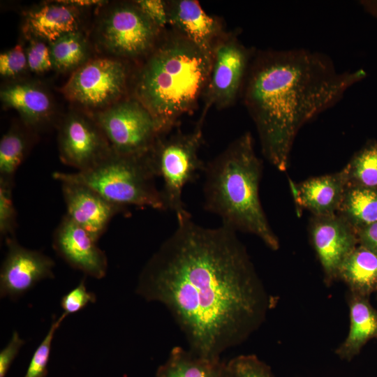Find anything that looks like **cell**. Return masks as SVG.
<instances>
[{
  "label": "cell",
  "mask_w": 377,
  "mask_h": 377,
  "mask_svg": "<svg viewBox=\"0 0 377 377\" xmlns=\"http://www.w3.org/2000/svg\"><path fill=\"white\" fill-rule=\"evenodd\" d=\"M54 179L83 184L114 204L166 210L156 177L145 156L113 153L94 168L83 172H56Z\"/></svg>",
  "instance_id": "cell-5"
},
{
  "label": "cell",
  "mask_w": 377,
  "mask_h": 377,
  "mask_svg": "<svg viewBox=\"0 0 377 377\" xmlns=\"http://www.w3.org/2000/svg\"><path fill=\"white\" fill-rule=\"evenodd\" d=\"M227 377H274L267 364L253 355H242L226 362Z\"/></svg>",
  "instance_id": "cell-29"
},
{
  "label": "cell",
  "mask_w": 377,
  "mask_h": 377,
  "mask_svg": "<svg viewBox=\"0 0 377 377\" xmlns=\"http://www.w3.org/2000/svg\"><path fill=\"white\" fill-rule=\"evenodd\" d=\"M156 377H227L226 362L198 355L189 349L174 347L160 365Z\"/></svg>",
  "instance_id": "cell-22"
},
{
  "label": "cell",
  "mask_w": 377,
  "mask_h": 377,
  "mask_svg": "<svg viewBox=\"0 0 377 377\" xmlns=\"http://www.w3.org/2000/svg\"><path fill=\"white\" fill-rule=\"evenodd\" d=\"M91 114L119 154L145 156L163 135L148 110L131 96Z\"/></svg>",
  "instance_id": "cell-9"
},
{
  "label": "cell",
  "mask_w": 377,
  "mask_h": 377,
  "mask_svg": "<svg viewBox=\"0 0 377 377\" xmlns=\"http://www.w3.org/2000/svg\"><path fill=\"white\" fill-rule=\"evenodd\" d=\"M204 121L200 119L189 133L177 131L160 136L147 154L156 176L163 179L161 191L165 209L173 212L177 217L189 213L183 202V189L205 168L198 155L203 142Z\"/></svg>",
  "instance_id": "cell-6"
},
{
  "label": "cell",
  "mask_w": 377,
  "mask_h": 377,
  "mask_svg": "<svg viewBox=\"0 0 377 377\" xmlns=\"http://www.w3.org/2000/svg\"><path fill=\"white\" fill-rule=\"evenodd\" d=\"M367 76L362 68L340 72L328 56L306 49L256 53L242 91L265 157L285 171L301 128Z\"/></svg>",
  "instance_id": "cell-2"
},
{
  "label": "cell",
  "mask_w": 377,
  "mask_h": 377,
  "mask_svg": "<svg viewBox=\"0 0 377 377\" xmlns=\"http://www.w3.org/2000/svg\"><path fill=\"white\" fill-rule=\"evenodd\" d=\"M25 343L17 331H14L8 344L0 352V377H6L13 362Z\"/></svg>",
  "instance_id": "cell-34"
},
{
  "label": "cell",
  "mask_w": 377,
  "mask_h": 377,
  "mask_svg": "<svg viewBox=\"0 0 377 377\" xmlns=\"http://www.w3.org/2000/svg\"><path fill=\"white\" fill-rule=\"evenodd\" d=\"M143 267L137 293L162 304L188 349L219 360L261 323L268 300L236 231L203 227L188 213Z\"/></svg>",
  "instance_id": "cell-1"
},
{
  "label": "cell",
  "mask_w": 377,
  "mask_h": 377,
  "mask_svg": "<svg viewBox=\"0 0 377 377\" xmlns=\"http://www.w3.org/2000/svg\"><path fill=\"white\" fill-rule=\"evenodd\" d=\"M360 4L367 13L377 18V0H362Z\"/></svg>",
  "instance_id": "cell-37"
},
{
  "label": "cell",
  "mask_w": 377,
  "mask_h": 377,
  "mask_svg": "<svg viewBox=\"0 0 377 377\" xmlns=\"http://www.w3.org/2000/svg\"><path fill=\"white\" fill-rule=\"evenodd\" d=\"M131 76L126 60L91 59L72 73L61 92L69 101L93 113L128 96Z\"/></svg>",
  "instance_id": "cell-8"
},
{
  "label": "cell",
  "mask_w": 377,
  "mask_h": 377,
  "mask_svg": "<svg viewBox=\"0 0 377 377\" xmlns=\"http://www.w3.org/2000/svg\"><path fill=\"white\" fill-rule=\"evenodd\" d=\"M58 148L62 163L77 172L94 168L113 153L101 127L84 110H71L61 120Z\"/></svg>",
  "instance_id": "cell-11"
},
{
  "label": "cell",
  "mask_w": 377,
  "mask_h": 377,
  "mask_svg": "<svg viewBox=\"0 0 377 377\" xmlns=\"http://www.w3.org/2000/svg\"><path fill=\"white\" fill-rule=\"evenodd\" d=\"M30 138L25 131L12 126L0 141V178L13 179L30 148Z\"/></svg>",
  "instance_id": "cell-26"
},
{
  "label": "cell",
  "mask_w": 377,
  "mask_h": 377,
  "mask_svg": "<svg viewBox=\"0 0 377 377\" xmlns=\"http://www.w3.org/2000/svg\"><path fill=\"white\" fill-rule=\"evenodd\" d=\"M341 171L347 186L377 189V140L367 142Z\"/></svg>",
  "instance_id": "cell-25"
},
{
  "label": "cell",
  "mask_w": 377,
  "mask_h": 377,
  "mask_svg": "<svg viewBox=\"0 0 377 377\" xmlns=\"http://www.w3.org/2000/svg\"><path fill=\"white\" fill-rule=\"evenodd\" d=\"M167 1L168 25L202 50L212 54L226 33L221 20L207 13L195 0Z\"/></svg>",
  "instance_id": "cell-16"
},
{
  "label": "cell",
  "mask_w": 377,
  "mask_h": 377,
  "mask_svg": "<svg viewBox=\"0 0 377 377\" xmlns=\"http://www.w3.org/2000/svg\"><path fill=\"white\" fill-rule=\"evenodd\" d=\"M210 54L173 30L163 32L131 76V96L154 117L162 135L203 98L212 66Z\"/></svg>",
  "instance_id": "cell-3"
},
{
  "label": "cell",
  "mask_w": 377,
  "mask_h": 377,
  "mask_svg": "<svg viewBox=\"0 0 377 377\" xmlns=\"http://www.w3.org/2000/svg\"><path fill=\"white\" fill-rule=\"evenodd\" d=\"M164 30L156 26L134 1L105 9L97 20L95 44L99 50L123 60L146 57Z\"/></svg>",
  "instance_id": "cell-7"
},
{
  "label": "cell",
  "mask_w": 377,
  "mask_h": 377,
  "mask_svg": "<svg viewBox=\"0 0 377 377\" xmlns=\"http://www.w3.org/2000/svg\"><path fill=\"white\" fill-rule=\"evenodd\" d=\"M80 8L63 1L42 3L25 14L22 31L25 37L51 43L62 36L80 31Z\"/></svg>",
  "instance_id": "cell-18"
},
{
  "label": "cell",
  "mask_w": 377,
  "mask_h": 377,
  "mask_svg": "<svg viewBox=\"0 0 377 377\" xmlns=\"http://www.w3.org/2000/svg\"><path fill=\"white\" fill-rule=\"evenodd\" d=\"M7 253L0 270V296L16 300L39 281L53 279L54 261L39 251L22 246L15 237L6 239Z\"/></svg>",
  "instance_id": "cell-12"
},
{
  "label": "cell",
  "mask_w": 377,
  "mask_h": 377,
  "mask_svg": "<svg viewBox=\"0 0 377 377\" xmlns=\"http://www.w3.org/2000/svg\"><path fill=\"white\" fill-rule=\"evenodd\" d=\"M49 46L53 68L60 73L73 72L91 59L89 42L81 30L66 34Z\"/></svg>",
  "instance_id": "cell-24"
},
{
  "label": "cell",
  "mask_w": 377,
  "mask_h": 377,
  "mask_svg": "<svg viewBox=\"0 0 377 377\" xmlns=\"http://www.w3.org/2000/svg\"><path fill=\"white\" fill-rule=\"evenodd\" d=\"M309 230L325 283L330 286L337 279L343 261L359 244L356 230L337 214L312 216Z\"/></svg>",
  "instance_id": "cell-13"
},
{
  "label": "cell",
  "mask_w": 377,
  "mask_h": 377,
  "mask_svg": "<svg viewBox=\"0 0 377 377\" xmlns=\"http://www.w3.org/2000/svg\"><path fill=\"white\" fill-rule=\"evenodd\" d=\"M358 244L377 253V221L356 230Z\"/></svg>",
  "instance_id": "cell-35"
},
{
  "label": "cell",
  "mask_w": 377,
  "mask_h": 377,
  "mask_svg": "<svg viewBox=\"0 0 377 377\" xmlns=\"http://www.w3.org/2000/svg\"><path fill=\"white\" fill-rule=\"evenodd\" d=\"M357 230L377 221V189L346 187L337 213Z\"/></svg>",
  "instance_id": "cell-23"
},
{
  "label": "cell",
  "mask_w": 377,
  "mask_h": 377,
  "mask_svg": "<svg viewBox=\"0 0 377 377\" xmlns=\"http://www.w3.org/2000/svg\"><path fill=\"white\" fill-rule=\"evenodd\" d=\"M26 48L28 68L32 73L42 74L53 68L49 44L38 38H29Z\"/></svg>",
  "instance_id": "cell-30"
},
{
  "label": "cell",
  "mask_w": 377,
  "mask_h": 377,
  "mask_svg": "<svg viewBox=\"0 0 377 377\" xmlns=\"http://www.w3.org/2000/svg\"><path fill=\"white\" fill-rule=\"evenodd\" d=\"M134 2L156 26L165 29L168 24L166 1L137 0Z\"/></svg>",
  "instance_id": "cell-33"
},
{
  "label": "cell",
  "mask_w": 377,
  "mask_h": 377,
  "mask_svg": "<svg viewBox=\"0 0 377 377\" xmlns=\"http://www.w3.org/2000/svg\"><path fill=\"white\" fill-rule=\"evenodd\" d=\"M337 279L350 293L367 297L377 293V253L358 244L341 265Z\"/></svg>",
  "instance_id": "cell-21"
},
{
  "label": "cell",
  "mask_w": 377,
  "mask_h": 377,
  "mask_svg": "<svg viewBox=\"0 0 377 377\" xmlns=\"http://www.w3.org/2000/svg\"><path fill=\"white\" fill-rule=\"evenodd\" d=\"M66 317L64 313L54 318L45 337L34 353L24 377H46L52 343L57 330Z\"/></svg>",
  "instance_id": "cell-27"
},
{
  "label": "cell",
  "mask_w": 377,
  "mask_h": 377,
  "mask_svg": "<svg viewBox=\"0 0 377 377\" xmlns=\"http://www.w3.org/2000/svg\"><path fill=\"white\" fill-rule=\"evenodd\" d=\"M28 68L25 49L18 43L0 54V74L1 77L15 78Z\"/></svg>",
  "instance_id": "cell-31"
},
{
  "label": "cell",
  "mask_w": 377,
  "mask_h": 377,
  "mask_svg": "<svg viewBox=\"0 0 377 377\" xmlns=\"http://www.w3.org/2000/svg\"><path fill=\"white\" fill-rule=\"evenodd\" d=\"M0 99L5 108L18 112L24 125L31 131L47 124L54 114L50 94L37 82L19 80L8 83L1 89Z\"/></svg>",
  "instance_id": "cell-17"
},
{
  "label": "cell",
  "mask_w": 377,
  "mask_h": 377,
  "mask_svg": "<svg viewBox=\"0 0 377 377\" xmlns=\"http://www.w3.org/2000/svg\"><path fill=\"white\" fill-rule=\"evenodd\" d=\"M96 301V295L88 291L83 278L78 285L65 294L61 299L60 305L66 316L81 311L89 303Z\"/></svg>",
  "instance_id": "cell-32"
},
{
  "label": "cell",
  "mask_w": 377,
  "mask_h": 377,
  "mask_svg": "<svg viewBox=\"0 0 377 377\" xmlns=\"http://www.w3.org/2000/svg\"><path fill=\"white\" fill-rule=\"evenodd\" d=\"M64 3L73 6L75 7L82 8L94 6H103L107 4L108 1H99V0H71V1H63Z\"/></svg>",
  "instance_id": "cell-36"
},
{
  "label": "cell",
  "mask_w": 377,
  "mask_h": 377,
  "mask_svg": "<svg viewBox=\"0 0 377 377\" xmlns=\"http://www.w3.org/2000/svg\"><path fill=\"white\" fill-rule=\"evenodd\" d=\"M96 243L84 229L65 215L54 232L52 247L71 267L101 279L107 273L108 258Z\"/></svg>",
  "instance_id": "cell-14"
},
{
  "label": "cell",
  "mask_w": 377,
  "mask_h": 377,
  "mask_svg": "<svg viewBox=\"0 0 377 377\" xmlns=\"http://www.w3.org/2000/svg\"><path fill=\"white\" fill-rule=\"evenodd\" d=\"M346 182L341 171L312 177L296 186V201L312 216L335 214L339 208Z\"/></svg>",
  "instance_id": "cell-19"
},
{
  "label": "cell",
  "mask_w": 377,
  "mask_h": 377,
  "mask_svg": "<svg viewBox=\"0 0 377 377\" xmlns=\"http://www.w3.org/2000/svg\"><path fill=\"white\" fill-rule=\"evenodd\" d=\"M13 179L0 178V234L13 237L17 227V213L13 199Z\"/></svg>",
  "instance_id": "cell-28"
},
{
  "label": "cell",
  "mask_w": 377,
  "mask_h": 377,
  "mask_svg": "<svg viewBox=\"0 0 377 377\" xmlns=\"http://www.w3.org/2000/svg\"><path fill=\"white\" fill-rule=\"evenodd\" d=\"M66 216L98 242L112 219L126 209L109 202L96 191L81 184L62 181Z\"/></svg>",
  "instance_id": "cell-15"
},
{
  "label": "cell",
  "mask_w": 377,
  "mask_h": 377,
  "mask_svg": "<svg viewBox=\"0 0 377 377\" xmlns=\"http://www.w3.org/2000/svg\"><path fill=\"white\" fill-rule=\"evenodd\" d=\"M350 327L347 337L336 349L338 357L350 361L371 339H377V310L369 297L350 293Z\"/></svg>",
  "instance_id": "cell-20"
},
{
  "label": "cell",
  "mask_w": 377,
  "mask_h": 377,
  "mask_svg": "<svg viewBox=\"0 0 377 377\" xmlns=\"http://www.w3.org/2000/svg\"><path fill=\"white\" fill-rule=\"evenodd\" d=\"M262 168L251 134H242L205 165L204 207L221 217L222 225L236 232L253 234L276 251L279 241L259 197Z\"/></svg>",
  "instance_id": "cell-4"
},
{
  "label": "cell",
  "mask_w": 377,
  "mask_h": 377,
  "mask_svg": "<svg viewBox=\"0 0 377 377\" xmlns=\"http://www.w3.org/2000/svg\"><path fill=\"white\" fill-rule=\"evenodd\" d=\"M212 66L205 91L200 119L205 120L212 107L228 108L242 91L253 54L232 33H225L212 52Z\"/></svg>",
  "instance_id": "cell-10"
}]
</instances>
